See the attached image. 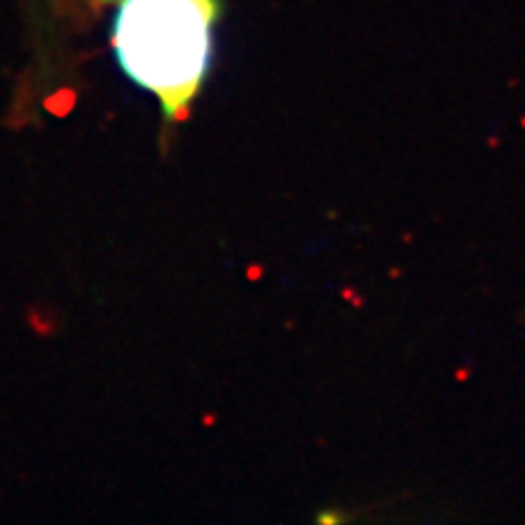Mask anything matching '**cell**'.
Listing matches in <instances>:
<instances>
[{
  "label": "cell",
  "mask_w": 525,
  "mask_h": 525,
  "mask_svg": "<svg viewBox=\"0 0 525 525\" xmlns=\"http://www.w3.org/2000/svg\"><path fill=\"white\" fill-rule=\"evenodd\" d=\"M219 12L222 0H119L110 32L117 63L168 122L185 117L209 76Z\"/></svg>",
  "instance_id": "6da1fadb"
},
{
  "label": "cell",
  "mask_w": 525,
  "mask_h": 525,
  "mask_svg": "<svg viewBox=\"0 0 525 525\" xmlns=\"http://www.w3.org/2000/svg\"><path fill=\"white\" fill-rule=\"evenodd\" d=\"M81 3H88V6H107L112 0H81Z\"/></svg>",
  "instance_id": "7a4b0ae2"
}]
</instances>
